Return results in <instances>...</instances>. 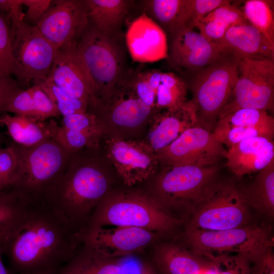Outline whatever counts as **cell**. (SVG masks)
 Instances as JSON below:
<instances>
[{
	"mask_svg": "<svg viewBox=\"0 0 274 274\" xmlns=\"http://www.w3.org/2000/svg\"><path fill=\"white\" fill-rule=\"evenodd\" d=\"M273 101L274 60L240 59L237 81L218 119L245 108L272 112Z\"/></svg>",
	"mask_w": 274,
	"mask_h": 274,
	"instance_id": "30bf717a",
	"label": "cell"
},
{
	"mask_svg": "<svg viewBox=\"0 0 274 274\" xmlns=\"http://www.w3.org/2000/svg\"><path fill=\"white\" fill-rule=\"evenodd\" d=\"M226 165L237 177L259 172L274 160L273 140L260 136L245 139L226 150Z\"/></svg>",
	"mask_w": 274,
	"mask_h": 274,
	"instance_id": "603a6c76",
	"label": "cell"
},
{
	"mask_svg": "<svg viewBox=\"0 0 274 274\" xmlns=\"http://www.w3.org/2000/svg\"><path fill=\"white\" fill-rule=\"evenodd\" d=\"M188 87L184 80L172 72L162 73L155 92L158 111L178 107L187 100Z\"/></svg>",
	"mask_w": 274,
	"mask_h": 274,
	"instance_id": "4dcf8cb0",
	"label": "cell"
},
{
	"mask_svg": "<svg viewBox=\"0 0 274 274\" xmlns=\"http://www.w3.org/2000/svg\"><path fill=\"white\" fill-rule=\"evenodd\" d=\"M23 6L22 0H0V13L10 22L12 41L18 25L23 21Z\"/></svg>",
	"mask_w": 274,
	"mask_h": 274,
	"instance_id": "7bdbcfd3",
	"label": "cell"
},
{
	"mask_svg": "<svg viewBox=\"0 0 274 274\" xmlns=\"http://www.w3.org/2000/svg\"><path fill=\"white\" fill-rule=\"evenodd\" d=\"M263 274H274V256L272 248L269 249L262 259Z\"/></svg>",
	"mask_w": 274,
	"mask_h": 274,
	"instance_id": "c3c4849f",
	"label": "cell"
},
{
	"mask_svg": "<svg viewBox=\"0 0 274 274\" xmlns=\"http://www.w3.org/2000/svg\"><path fill=\"white\" fill-rule=\"evenodd\" d=\"M140 274H159L151 263L144 262L141 265Z\"/></svg>",
	"mask_w": 274,
	"mask_h": 274,
	"instance_id": "681fc988",
	"label": "cell"
},
{
	"mask_svg": "<svg viewBox=\"0 0 274 274\" xmlns=\"http://www.w3.org/2000/svg\"><path fill=\"white\" fill-rule=\"evenodd\" d=\"M3 255L2 248L0 245V274H11L8 268H7L3 262L2 255Z\"/></svg>",
	"mask_w": 274,
	"mask_h": 274,
	"instance_id": "816d5d0a",
	"label": "cell"
},
{
	"mask_svg": "<svg viewBox=\"0 0 274 274\" xmlns=\"http://www.w3.org/2000/svg\"><path fill=\"white\" fill-rule=\"evenodd\" d=\"M130 80L132 87L140 99L148 106L159 111L156 107L154 91L146 79L143 71L132 70Z\"/></svg>",
	"mask_w": 274,
	"mask_h": 274,
	"instance_id": "b9f144b4",
	"label": "cell"
},
{
	"mask_svg": "<svg viewBox=\"0 0 274 274\" xmlns=\"http://www.w3.org/2000/svg\"><path fill=\"white\" fill-rule=\"evenodd\" d=\"M218 172V165L165 166L155 179L151 195L165 210L177 217L176 213H183L185 219Z\"/></svg>",
	"mask_w": 274,
	"mask_h": 274,
	"instance_id": "9c48e42d",
	"label": "cell"
},
{
	"mask_svg": "<svg viewBox=\"0 0 274 274\" xmlns=\"http://www.w3.org/2000/svg\"><path fill=\"white\" fill-rule=\"evenodd\" d=\"M146 79L155 92L160 84L162 72L158 70H150L143 71ZM156 98V97H155Z\"/></svg>",
	"mask_w": 274,
	"mask_h": 274,
	"instance_id": "7dc6e473",
	"label": "cell"
},
{
	"mask_svg": "<svg viewBox=\"0 0 274 274\" xmlns=\"http://www.w3.org/2000/svg\"><path fill=\"white\" fill-rule=\"evenodd\" d=\"M33 83L57 104L60 115L63 117L87 112L88 102L70 97L53 83L46 79Z\"/></svg>",
	"mask_w": 274,
	"mask_h": 274,
	"instance_id": "836d02e7",
	"label": "cell"
},
{
	"mask_svg": "<svg viewBox=\"0 0 274 274\" xmlns=\"http://www.w3.org/2000/svg\"><path fill=\"white\" fill-rule=\"evenodd\" d=\"M32 88V102L36 119L45 120L60 115L57 104L37 84Z\"/></svg>",
	"mask_w": 274,
	"mask_h": 274,
	"instance_id": "f35d334b",
	"label": "cell"
},
{
	"mask_svg": "<svg viewBox=\"0 0 274 274\" xmlns=\"http://www.w3.org/2000/svg\"><path fill=\"white\" fill-rule=\"evenodd\" d=\"M251 209L267 217L274 215V160L260 170L253 181L242 186Z\"/></svg>",
	"mask_w": 274,
	"mask_h": 274,
	"instance_id": "4316f807",
	"label": "cell"
},
{
	"mask_svg": "<svg viewBox=\"0 0 274 274\" xmlns=\"http://www.w3.org/2000/svg\"><path fill=\"white\" fill-rule=\"evenodd\" d=\"M89 25L109 36L123 34L122 25L133 1L85 0Z\"/></svg>",
	"mask_w": 274,
	"mask_h": 274,
	"instance_id": "d4e9b609",
	"label": "cell"
},
{
	"mask_svg": "<svg viewBox=\"0 0 274 274\" xmlns=\"http://www.w3.org/2000/svg\"><path fill=\"white\" fill-rule=\"evenodd\" d=\"M221 54L214 43L193 29H183L169 35L167 59L174 68L181 71L198 70Z\"/></svg>",
	"mask_w": 274,
	"mask_h": 274,
	"instance_id": "ac0fdd59",
	"label": "cell"
},
{
	"mask_svg": "<svg viewBox=\"0 0 274 274\" xmlns=\"http://www.w3.org/2000/svg\"><path fill=\"white\" fill-rule=\"evenodd\" d=\"M13 66L10 26L6 16L0 13V71L11 75Z\"/></svg>",
	"mask_w": 274,
	"mask_h": 274,
	"instance_id": "74e56055",
	"label": "cell"
},
{
	"mask_svg": "<svg viewBox=\"0 0 274 274\" xmlns=\"http://www.w3.org/2000/svg\"><path fill=\"white\" fill-rule=\"evenodd\" d=\"M250 24L238 7L231 1L216 8L206 15L198 23L199 32L215 44L221 40L230 27Z\"/></svg>",
	"mask_w": 274,
	"mask_h": 274,
	"instance_id": "f546056e",
	"label": "cell"
},
{
	"mask_svg": "<svg viewBox=\"0 0 274 274\" xmlns=\"http://www.w3.org/2000/svg\"><path fill=\"white\" fill-rule=\"evenodd\" d=\"M273 3L266 0H248L239 9L247 21L274 46Z\"/></svg>",
	"mask_w": 274,
	"mask_h": 274,
	"instance_id": "1f68e13d",
	"label": "cell"
},
{
	"mask_svg": "<svg viewBox=\"0 0 274 274\" xmlns=\"http://www.w3.org/2000/svg\"><path fill=\"white\" fill-rule=\"evenodd\" d=\"M78 48L95 87L93 97L107 96L131 70L123 33L107 35L88 25Z\"/></svg>",
	"mask_w": 274,
	"mask_h": 274,
	"instance_id": "ba28073f",
	"label": "cell"
},
{
	"mask_svg": "<svg viewBox=\"0 0 274 274\" xmlns=\"http://www.w3.org/2000/svg\"><path fill=\"white\" fill-rule=\"evenodd\" d=\"M12 186L0 191V245L15 232L32 204Z\"/></svg>",
	"mask_w": 274,
	"mask_h": 274,
	"instance_id": "83f0119b",
	"label": "cell"
},
{
	"mask_svg": "<svg viewBox=\"0 0 274 274\" xmlns=\"http://www.w3.org/2000/svg\"><path fill=\"white\" fill-rule=\"evenodd\" d=\"M0 125L6 126L14 142L26 147L53 138L58 126L53 120L47 122L25 116H12L6 113L0 116Z\"/></svg>",
	"mask_w": 274,
	"mask_h": 274,
	"instance_id": "484cf974",
	"label": "cell"
},
{
	"mask_svg": "<svg viewBox=\"0 0 274 274\" xmlns=\"http://www.w3.org/2000/svg\"><path fill=\"white\" fill-rule=\"evenodd\" d=\"M227 0H188L184 29H194L208 14L218 7L230 2Z\"/></svg>",
	"mask_w": 274,
	"mask_h": 274,
	"instance_id": "8d00e7d4",
	"label": "cell"
},
{
	"mask_svg": "<svg viewBox=\"0 0 274 274\" xmlns=\"http://www.w3.org/2000/svg\"><path fill=\"white\" fill-rule=\"evenodd\" d=\"M242 185L217 178L202 190L184 220L186 227L222 230L251 224V214Z\"/></svg>",
	"mask_w": 274,
	"mask_h": 274,
	"instance_id": "5b68a950",
	"label": "cell"
},
{
	"mask_svg": "<svg viewBox=\"0 0 274 274\" xmlns=\"http://www.w3.org/2000/svg\"><path fill=\"white\" fill-rule=\"evenodd\" d=\"M151 264L159 274H208L216 268L184 244L174 242L155 244Z\"/></svg>",
	"mask_w": 274,
	"mask_h": 274,
	"instance_id": "44dd1931",
	"label": "cell"
},
{
	"mask_svg": "<svg viewBox=\"0 0 274 274\" xmlns=\"http://www.w3.org/2000/svg\"><path fill=\"white\" fill-rule=\"evenodd\" d=\"M241 126L274 128V118L265 110L251 108L241 109L219 118L214 128Z\"/></svg>",
	"mask_w": 274,
	"mask_h": 274,
	"instance_id": "d6a6232c",
	"label": "cell"
},
{
	"mask_svg": "<svg viewBox=\"0 0 274 274\" xmlns=\"http://www.w3.org/2000/svg\"><path fill=\"white\" fill-rule=\"evenodd\" d=\"M88 25L85 0H56L35 26L59 49L78 43Z\"/></svg>",
	"mask_w": 274,
	"mask_h": 274,
	"instance_id": "5bb4252c",
	"label": "cell"
},
{
	"mask_svg": "<svg viewBox=\"0 0 274 274\" xmlns=\"http://www.w3.org/2000/svg\"><path fill=\"white\" fill-rule=\"evenodd\" d=\"M132 70L107 96L92 97L87 112L95 115L105 125L123 129L135 128L158 112L138 97L130 80Z\"/></svg>",
	"mask_w": 274,
	"mask_h": 274,
	"instance_id": "7c38bea8",
	"label": "cell"
},
{
	"mask_svg": "<svg viewBox=\"0 0 274 274\" xmlns=\"http://www.w3.org/2000/svg\"><path fill=\"white\" fill-rule=\"evenodd\" d=\"M107 155L123 183L129 186L154 175L159 162L147 141L113 137L106 142Z\"/></svg>",
	"mask_w": 274,
	"mask_h": 274,
	"instance_id": "9a60e30c",
	"label": "cell"
},
{
	"mask_svg": "<svg viewBox=\"0 0 274 274\" xmlns=\"http://www.w3.org/2000/svg\"><path fill=\"white\" fill-rule=\"evenodd\" d=\"M143 12L168 35L184 28L188 0L141 1Z\"/></svg>",
	"mask_w": 274,
	"mask_h": 274,
	"instance_id": "f1b7e54d",
	"label": "cell"
},
{
	"mask_svg": "<svg viewBox=\"0 0 274 274\" xmlns=\"http://www.w3.org/2000/svg\"><path fill=\"white\" fill-rule=\"evenodd\" d=\"M4 112L36 118L32 102V87L26 90H21L17 93L6 106Z\"/></svg>",
	"mask_w": 274,
	"mask_h": 274,
	"instance_id": "ab89813d",
	"label": "cell"
},
{
	"mask_svg": "<svg viewBox=\"0 0 274 274\" xmlns=\"http://www.w3.org/2000/svg\"><path fill=\"white\" fill-rule=\"evenodd\" d=\"M183 223L184 220L162 208L151 194L110 191L95 209L87 229L133 227L166 235Z\"/></svg>",
	"mask_w": 274,
	"mask_h": 274,
	"instance_id": "277c9868",
	"label": "cell"
},
{
	"mask_svg": "<svg viewBox=\"0 0 274 274\" xmlns=\"http://www.w3.org/2000/svg\"><path fill=\"white\" fill-rule=\"evenodd\" d=\"M122 259L107 257L82 243L54 274H122Z\"/></svg>",
	"mask_w": 274,
	"mask_h": 274,
	"instance_id": "cb8c5ba5",
	"label": "cell"
},
{
	"mask_svg": "<svg viewBox=\"0 0 274 274\" xmlns=\"http://www.w3.org/2000/svg\"><path fill=\"white\" fill-rule=\"evenodd\" d=\"M57 50L35 25L22 21L12 39V74L19 83L27 84L46 79Z\"/></svg>",
	"mask_w": 274,
	"mask_h": 274,
	"instance_id": "8fae6325",
	"label": "cell"
},
{
	"mask_svg": "<svg viewBox=\"0 0 274 274\" xmlns=\"http://www.w3.org/2000/svg\"><path fill=\"white\" fill-rule=\"evenodd\" d=\"M102 135L98 133L67 129L58 126L53 139L64 148L74 153L84 148H97Z\"/></svg>",
	"mask_w": 274,
	"mask_h": 274,
	"instance_id": "e575fe53",
	"label": "cell"
},
{
	"mask_svg": "<svg viewBox=\"0 0 274 274\" xmlns=\"http://www.w3.org/2000/svg\"><path fill=\"white\" fill-rule=\"evenodd\" d=\"M78 44L58 49L46 78L70 97L88 102L95 96V87L80 55Z\"/></svg>",
	"mask_w": 274,
	"mask_h": 274,
	"instance_id": "e0dca14e",
	"label": "cell"
},
{
	"mask_svg": "<svg viewBox=\"0 0 274 274\" xmlns=\"http://www.w3.org/2000/svg\"><path fill=\"white\" fill-rule=\"evenodd\" d=\"M182 236L183 244L215 264L221 259L237 255L248 257L255 262L273 247V239L268 228L252 223L222 230L185 227Z\"/></svg>",
	"mask_w": 274,
	"mask_h": 274,
	"instance_id": "8992f818",
	"label": "cell"
},
{
	"mask_svg": "<svg viewBox=\"0 0 274 274\" xmlns=\"http://www.w3.org/2000/svg\"><path fill=\"white\" fill-rule=\"evenodd\" d=\"M223 146L213 131L196 125L155 153L165 166H208L218 165L225 157Z\"/></svg>",
	"mask_w": 274,
	"mask_h": 274,
	"instance_id": "4fadbf2b",
	"label": "cell"
},
{
	"mask_svg": "<svg viewBox=\"0 0 274 274\" xmlns=\"http://www.w3.org/2000/svg\"><path fill=\"white\" fill-rule=\"evenodd\" d=\"M150 120L147 141L155 152L166 147L187 129L198 125L197 108L187 100L181 106L155 113Z\"/></svg>",
	"mask_w": 274,
	"mask_h": 274,
	"instance_id": "ffe728a7",
	"label": "cell"
},
{
	"mask_svg": "<svg viewBox=\"0 0 274 274\" xmlns=\"http://www.w3.org/2000/svg\"><path fill=\"white\" fill-rule=\"evenodd\" d=\"M221 54L236 58L274 60V46L251 24L233 26L215 44Z\"/></svg>",
	"mask_w": 274,
	"mask_h": 274,
	"instance_id": "7402d4cb",
	"label": "cell"
},
{
	"mask_svg": "<svg viewBox=\"0 0 274 274\" xmlns=\"http://www.w3.org/2000/svg\"><path fill=\"white\" fill-rule=\"evenodd\" d=\"M17 160L11 186L32 202L48 199L61 180L72 153L53 138L26 147L13 142Z\"/></svg>",
	"mask_w": 274,
	"mask_h": 274,
	"instance_id": "3957f363",
	"label": "cell"
},
{
	"mask_svg": "<svg viewBox=\"0 0 274 274\" xmlns=\"http://www.w3.org/2000/svg\"><path fill=\"white\" fill-rule=\"evenodd\" d=\"M108 175L90 157L73 153L63 177L48 200L60 210L82 235L102 199L110 191Z\"/></svg>",
	"mask_w": 274,
	"mask_h": 274,
	"instance_id": "7a4b0ae2",
	"label": "cell"
},
{
	"mask_svg": "<svg viewBox=\"0 0 274 274\" xmlns=\"http://www.w3.org/2000/svg\"><path fill=\"white\" fill-rule=\"evenodd\" d=\"M240 59L222 54L211 64L185 72V82L197 108L198 125L212 131L231 94L238 77Z\"/></svg>",
	"mask_w": 274,
	"mask_h": 274,
	"instance_id": "52a82bcc",
	"label": "cell"
},
{
	"mask_svg": "<svg viewBox=\"0 0 274 274\" xmlns=\"http://www.w3.org/2000/svg\"><path fill=\"white\" fill-rule=\"evenodd\" d=\"M17 168L15 154L10 146L0 148V173L7 178L12 185Z\"/></svg>",
	"mask_w": 274,
	"mask_h": 274,
	"instance_id": "bcb514c9",
	"label": "cell"
},
{
	"mask_svg": "<svg viewBox=\"0 0 274 274\" xmlns=\"http://www.w3.org/2000/svg\"><path fill=\"white\" fill-rule=\"evenodd\" d=\"M161 235L138 227H101L87 229L82 241L107 257L123 258L155 243Z\"/></svg>",
	"mask_w": 274,
	"mask_h": 274,
	"instance_id": "2e32d148",
	"label": "cell"
},
{
	"mask_svg": "<svg viewBox=\"0 0 274 274\" xmlns=\"http://www.w3.org/2000/svg\"><path fill=\"white\" fill-rule=\"evenodd\" d=\"M252 264L251 259L245 256L225 258L215 264L216 274H251Z\"/></svg>",
	"mask_w": 274,
	"mask_h": 274,
	"instance_id": "60d3db41",
	"label": "cell"
},
{
	"mask_svg": "<svg viewBox=\"0 0 274 274\" xmlns=\"http://www.w3.org/2000/svg\"><path fill=\"white\" fill-rule=\"evenodd\" d=\"M263 257L257 261L253 263L251 274H263L262 264Z\"/></svg>",
	"mask_w": 274,
	"mask_h": 274,
	"instance_id": "f907efd6",
	"label": "cell"
},
{
	"mask_svg": "<svg viewBox=\"0 0 274 274\" xmlns=\"http://www.w3.org/2000/svg\"><path fill=\"white\" fill-rule=\"evenodd\" d=\"M82 243L63 212L45 200L32 204L2 251L11 274H54Z\"/></svg>",
	"mask_w": 274,
	"mask_h": 274,
	"instance_id": "6da1fadb",
	"label": "cell"
},
{
	"mask_svg": "<svg viewBox=\"0 0 274 274\" xmlns=\"http://www.w3.org/2000/svg\"><path fill=\"white\" fill-rule=\"evenodd\" d=\"M61 127L67 129L102 134L107 130L103 123L95 115L89 112L63 117Z\"/></svg>",
	"mask_w": 274,
	"mask_h": 274,
	"instance_id": "d590c367",
	"label": "cell"
},
{
	"mask_svg": "<svg viewBox=\"0 0 274 274\" xmlns=\"http://www.w3.org/2000/svg\"><path fill=\"white\" fill-rule=\"evenodd\" d=\"M52 2L50 0H22L23 6L27 7L23 21L36 25L48 10Z\"/></svg>",
	"mask_w": 274,
	"mask_h": 274,
	"instance_id": "f6af8a7d",
	"label": "cell"
},
{
	"mask_svg": "<svg viewBox=\"0 0 274 274\" xmlns=\"http://www.w3.org/2000/svg\"><path fill=\"white\" fill-rule=\"evenodd\" d=\"M21 90L16 80L0 71V112H4L10 100Z\"/></svg>",
	"mask_w": 274,
	"mask_h": 274,
	"instance_id": "ee69618b",
	"label": "cell"
},
{
	"mask_svg": "<svg viewBox=\"0 0 274 274\" xmlns=\"http://www.w3.org/2000/svg\"><path fill=\"white\" fill-rule=\"evenodd\" d=\"M125 41L127 49L134 61L153 62L167 58L166 33L144 12L128 26Z\"/></svg>",
	"mask_w": 274,
	"mask_h": 274,
	"instance_id": "d6986e66",
	"label": "cell"
},
{
	"mask_svg": "<svg viewBox=\"0 0 274 274\" xmlns=\"http://www.w3.org/2000/svg\"><path fill=\"white\" fill-rule=\"evenodd\" d=\"M10 186L9 180L0 173V191Z\"/></svg>",
	"mask_w": 274,
	"mask_h": 274,
	"instance_id": "f5cc1de1",
	"label": "cell"
}]
</instances>
